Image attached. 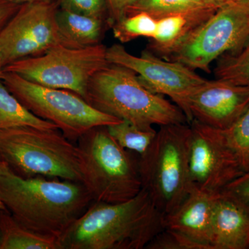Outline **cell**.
<instances>
[{
  "instance_id": "obj_1",
  "label": "cell",
  "mask_w": 249,
  "mask_h": 249,
  "mask_svg": "<svg viewBox=\"0 0 249 249\" xmlns=\"http://www.w3.org/2000/svg\"><path fill=\"white\" fill-rule=\"evenodd\" d=\"M0 199L23 227L59 242L93 201L80 181L13 173L0 177Z\"/></svg>"
},
{
  "instance_id": "obj_2",
  "label": "cell",
  "mask_w": 249,
  "mask_h": 249,
  "mask_svg": "<svg viewBox=\"0 0 249 249\" xmlns=\"http://www.w3.org/2000/svg\"><path fill=\"white\" fill-rule=\"evenodd\" d=\"M165 229V215L142 188L132 199L93 201L60 240L62 249H142Z\"/></svg>"
},
{
  "instance_id": "obj_3",
  "label": "cell",
  "mask_w": 249,
  "mask_h": 249,
  "mask_svg": "<svg viewBox=\"0 0 249 249\" xmlns=\"http://www.w3.org/2000/svg\"><path fill=\"white\" fill-rule=\"evenodd\" d=\"M85 100L98 110L144 129L188 124L178 106L147 89L132 70L114 64L91 78Z\"/></svg>"
},
{
  "instance_id": "obj_4",
  "label": "cell",
  "mask_w": 249,
  "mask_h": 249,
  "mask_svg": "<svg viewBox=\"0 0 249 249\" xmlns=\"http://www.w3.org/2000/svg\"><path fill=\"white\" fill-rule=\"evenodd\" d=\"M0 160L19 178L82 182L79 148L58 129L18 126L0 131Z\"/></svg>"
},
{
  "instance_id": "obj_5",
  "label": "cell",
  "mask_w": 249,
  "mask_h": 249,
  "mask_svg": "<svg viewBox=\"0 0 249 249\" xmlns=\"http://www.w3.org/2000/svg\"><path fill=\"white\" fill-rule=\"evenodd\" d=\"M188 124L160 126L145 154L139 156L142 188L164 215L178 207L191 191Z\"/></svg>"
},
{
  "instance_id": "obj_6",
  "label": "cell",
  "mask_w": 249,
  "mask_h": 249,
  "mask_svg": "<svg viewBox=\"0 0 249 249\" xmlns=\"http://www.w3.org/2000/svg\"><path fill=\"white\" fill-rule=\"evenodd\" d=\"M77 145L82 183L93 201L124 202L142 191L138 160L115 142L106 126L89 129L78 139Z\"/></svg>"
},
{
  "instance_id": "obj_7",
  "label": "cell",
  "mask_w": 249,
  "mask_h": 249,
  "mask_svg": "<svg viewBox=\"0 0 249 249\" xmlns=\"http://www.w3.org/2000/svg\"><path fill=\"white\" fill-rule=\"evenodd\" d=\"M1 80L28 110L56 125L74 143L93 127L122 121L98 110L71 91L36 84L13 72L3 71Z\"/></svg>"
},
{
  "instance_id": "obj_8",
  "label": "cell",
  "mask_w": 249,
  "mask_h": 249,
  "mask_svg": "<svg viewBox=\"0 0 249 249\" xmlns=\"http://www.w3.org/2000/svg\"><path fill=\"white\" fill-rule=\"evenodd\" d=\"M249 42V0H233L193 29L164 59L209 73L213 62Z\"/></svg>"
},
{
  "instance_id": "obj_9",
  "label": "cell",
  "mask_w": 249,
  "mask_h": 249,
  "mask_svg": "<svg viewBox=\"0 0 249 249\" xmlns=\"http://www.w3.org/2000/svg\"><path fill=\"white\" fill-rule=\"evenodd\" d=\"M107 48L101 43L82 49L58 45L40 55L11 62L3 71L42 86L71 91L85 99L90 80L109 65Z\"/></svg>"
},
{
  "instance_id": "obj_10",
  "label": "cell",
  "mask_w": 249,
  "mask_h": 249,
  "mask_svg": "<svg viewBox=\"0 0 249 249\" xmlns=\"http://www.w3.org/2000/svg\"><path fill=\"white\" fill-rule=\"evenodd\" d=\"M107 58L109 64L134 71L152 92L171 98L188 121V98L206 80L195 70L180 62L158 58L151 52H142L140 56L132 55L119 44L107 47Z\"/></svg>"
},
{
  "instance_id": "obj_11",
  "label": "cell",
  "mask_w": 249,
  "mask_h": 249,
  "mask_svg": "<svg viewBox=\"0 0 249 249\" xmlns=\"http://www.w3.org/2000/svg\"><path fill=\"white\" fill-rule=\"evenodd\" d=\"M189 124L188 159L192 185L214 194L220 193L245 172L219 129L196 120Z\"/></svg>"
},
{
  "instance_id": "obj_12",
  "label": "cell",
  "mask_w": 249,
  "mask_h": 249,
  "mask_svg": "<svg viewBox=\"0 0 249 249\" xmlns=\"http://www.w3.org/2000/svg\"><path fill=\"white\" fill-rule=\"evenodd\" d=\"M57 3L22 4L0 32L5 66L36 56L60 45L56 24Z\"/></svg>"
},
{
  "instance_id": "obj_13",
  "label": "cell",
  "mask_w": 249,
  "mask_h": 249,
  "mask_svg": "<svg viewBox=\"0 0 249 249\" xmlns=\"http://www.w3.org/2000/svg\"><path fill=\"white\" fill-rule=\"evenodd\" d=\"M249 107V88L216 79L204 82L188 100V124L193 120L226 129Z\"/></svg>"
},
{
  "instance_id": "obj_14",
  "label": "cell",
  "mask_w": 249,
  "mask_h": 249,
  "mask_svg": "<svg viewBox=\"0 0 249 249\" xmlns=\"http://www.w3.org/2000/svg\"><path fill=\"white\" fill-rule=\"evenodd\" d=\"M217 195L193 186L178 209L165 216L164 230L173 235L177 249H212L213 213Z\"/></svg>"
},
{
  "instance_id": "obj_15",
  "label": "cell",
  "mask_w": 249,
  "mask_h": 249,
  "mask_svg": "<svg viewBox=\"0 0 249 249\" xmlns=\"http://www.w3.org/2000/svg\"><path fill=\"white\" fill-rule=\"evenodd\" d=\"M211 245L212 249H249V207L222 191L214 200Z\"/></svg>"
},
{
  "instance_id": "obj_16",
  "label": "cell",
  "mask_w": 249,
  "mask_h": 249,
  "mask_svg": "<svg viewBox=\"0 0 249 249\" xmlns=\"http://www.w3.org/2000/svg\"><path fill=\"white\" fill-rule=\"evenodd\" d=\"M106 19L90 17L58 7L56 24L60 45L73 49L101 44Z\"/></svg>"
},
{
  "instance_id": "obj_17",
  "label": "cell",
  "mask_w": 249,
  "mask_h": 249,
  "mask_svg": "<svg viewBox=\"0 0 249 249\" xmlns=\"http://www.w3.org/2000/svg\"><path fill=\"white\" fill-rule=\"evenodd\" d=\"M207 8L188 14L170 15L157 19V29L150 42L152 53L165 57L193 29L202 24L215 12Z\"/></svg>"
},
{
  "instance_id": "obj_18",
  "label": "cell",
  "mask_w": 249,
  "mask_h": 249,
  "mask_svg": "<svg viewBox=\"0 0 249 249\" xmlns=\"http://www.w3.org/2000/svg\"><path fill=\"white\" fill-rule=\"evenodd\" d=\"M0 249H62L56 239L23 227L7 210H0Z\"/></svg>"
},
{
  "instance_id": "obj_19",
  "label": "cell",
  "mask_w": 249,
  "mask_h": 249,
  "mask_svg": "<svg viewBox=\"0 0 249 249\" xmlns=\"http://www.w3.org/2000/svg\"><path fill=\"white\" fill-rule=\"evenodd\" d=\"M18 126L58 129L52 123L41 119L28 110L0 79V131Z\"/></svg>"
},
{
  "instance_id": "obj_20",
  "label": "cell",
  "mask_w": 249,
  "mask_h": 249,
  "mask_svg": "<svg viewBox=\"0 0 249 249\" xmlns=\"http://www.w3.org/2000/svg\"><path fill=\"white\" fill-rule=\"evenodd\" d=\"M217 60L214 70L217 79L249 88V42L240 50L223 54Z\"/></svg>"
},
{
  "instance_id": "obj_21",
  "label": "cell",
  "mask_w": 249,
  "mask_h": 249,
  "mask_svg": "<svg viewBox=\"0 0 249 249\" xmlns=\"http://www.w3.org/2000/svg\"><path fill=\"white\" fill-rule=\"evenodd\" d=\"M108 132L123 148L142 156L150 147L157 131L144 129L127 121L107 126Z\"/></svg>"
},
{
  "instance_id": "obj_22",
  "label": "cell",
  "mask_w": 249,
  "mask_h": 249,
  "mask_svg": "<svg viewBox=\"0 0 249 249\" xmlns=\"http://www.w3.org/2000/svg\"><path fill=\"white\" fill-rule=\"evenodd\" d=\"M207 8L209 7L203 0H137L127 9L125 16L144 12L158 19L170 15L188 14Z\"/></svg>"
},
{
  "instance_id": "obj_23",
  "label": "cell",
  "mask_w": 249,
  "mask_h": 249,
  "mask_svg": "<svg viewBox=\"0 0 249 249\" xmlns=\"http://www.w3.org/2000/svg\"><path fill=\"white\" fill-rule=\"evenodd\" d=\"M157 20L144 12L126 15L114 23L111 27L113 34L121 43H127L139 37L152 39L157 29Z\"/></svg>"
},
{
  "instance_id": "obj_24",
  "label": "cell",
  "mask_w": 249,
  "mask_h": 249,
  "mask_svg": "<svg viewBox=\"0 0 249 249\" xmlns=\"http://www.w3.org/2000/svg\"><path fill=\"white\" fill-rule=\"evenodd\" d=\"M219 131L245 173L249 170V107L230 127Z\"/></svg>"
},
{
  "instance_id": "obj_25",
  "label": "cell",
  "mask_w": 249,
  "mask_h": 249,
  "mask_svg": "<svg viewBox=\"0 0 249 249\" xmlns=\"http://www.w3.org/2000/svg\"><path fill=\"white\" fill-rule=\"evenodd\" d=\"M57 5L60 9L107 20L106 0H58Z\"/></svg>"
},
{
  "instance_id": "obj_26",
  "label": "cell",
  "mask_w": 249,
  "mask_h": 249,
  "mask_svg": "<svg viewBox=\"0 0 249 249\" xmlns=\"http://www.w3.org/2000/svg\"><path fill=\"white\" fill-rule=\"evenodd\" d=\"M222 192L234 196L249 207V170L229 183Z\"/></svg>"
},
{
  "instance_id": "obj_27",
  "label": "cell",
  "mask_w": 249,
  "mask_h": 249,
  "mask_svg": "<svg viewBox=\"0 0 249 249\" xmlns=\"http://www.w3.org/2000/svg\"><path fill=\"white\" fill-rule=\"evenodd\" d=\"M137 0H106L109 18L107 23L110 27L125 16L127 9Z\"/></svg>"
},
{
  "instance_id": "obj_28",
  "label": "cell",
  "mask_w": 249,
  "mask_h": 249,
  "mask_svg": "<svg viewBox=\"0 0 249 249\" xmlns=\"http://www.w3.org/2000/svg\"><path fill=\"white\" fill-rule=\"evenodd\" d=\"M20 6L9 0H0V32L16 14Z\"/></svg>"
},
{
  "instance_id": "obj_29",
  "label": "cell",
  "mask_w": 249,
  "mask_h": 249,
  "mask_svg": "<svg viewBox=\"0 0 249 249\" xmlns=\"http://www.w3.org/2000/svg\"><path fill=\"white\" fill-rule=\"evenodd\" d=\"M233 0H203L205 5L211 9H217Z\"/></svg>"
},
{
  "instance_id": "obj_30",
  "label": "cell",
  "mask_w": 249,
  "mask_h": 249,
  "mask_svg": "<svg viewBox=\"0 0 249 249\" xmlns=\"http://www.w3.org/2000/svg\"><path fill=\"white\" fill-rule=\"evenodd\" d=\"M11 2L22 5L27 3H40V2H52L53 0H9Z\"/></svg>"
},
{
  "instance_id": "obj_31",
  "label": "cell",
  "mask_w": 249,
  "mask_h": 249,
  "mask_svg": "<svg viewBox=\"0 0 249 249\" xmlns=\"http://www.w3.org/2000/svg\"><path fill=\"white\" fill-rule=\"evenodd\" d=\"M11 173H11V170H10L9 167L0 160V177L9 175V174Z\"/></svg>"
},
{
  "instance_id": "obj_32",
  "label": "cell",
  "mask_w": 249,
  "mask_h": 249,
  "mask_svg": "<svg viewBox=\"0 0 249 249\" xmlns=\"http://www.w3.org/2000/svg\"><path fill=\"white\" fill-rule=\"evenodd\" d=\"M5 67L4 60V55H3L2 47L0 43V79H1V74L3 73V70Z\"/></svg>"
},
{
  "instance_id": "obj_33",
  "label": "cell",
  "mask_w": 249,
  "mask_h": 249,
  "mask_svg": "<svg viewBox=\"0 0 249 249\" xmlns=\"http://www.w3.org/2000/svg\"><path fill=\"white\" fill-rule=\"evenodd\" d=\"M6 209V207H5L4 204H3L2 201L0 199V210H5Z\"/></svg>"
}]
</instances>
